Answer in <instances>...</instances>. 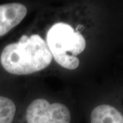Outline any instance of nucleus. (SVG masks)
Wrapping results in <instances>:
<instances>
[{
  "label": "nucleus",
  "instance_id": "obj_1",
  "mask_svg": "<svg viewBox=\"0 0 123 123\" xmlns=\"http://www.w3.org/2000/svg\"><path fill=\"white\" fill-rule=\"evenodd\" d=\"M52 58L47 43L39 35H23L17 43H10L3 49L0 63L10 74L29 75L48 67Z\"/></svg>",
  "mask_w": 123,
  "mask_h": 123
},
{
  "label": "nucleus",
  "instance_id": "obj_2",
  "mask_svg": "<svg viewBox=\"0 0 123 123\" xmlns=\"http://www.w3.org/2000/svg\"><path fill=\"white\" fill-rule=\"evenodd\" d=\"M47 44L52 57L60 66L74 70L79 65L76 56L84 51L86 43L83 35L69 24L57 23L47 32Z\"/></svg>",
  "mask_w": 123,
  "mask_h": 123
},
{
  "label": "nucleus",
  "instance_id": "obj_3",
  "mask_svg": "<svg viewBox=\"0 0 123 123\" xmlns=\"http://www.w3.org/2000/svg\"><path fill=\"white\" fill-rule=\"evenodd\" d=\"M69 109L60 103H49L43 98L33 101L27 108L26 123H71Z\"/></svg>",
  "mask_w": 123,
  "mask_h": 123
},
{
  "label": "nucleus",
  "instance_id": "obj_4",
  "mask_svg": "<svg viewBox=\"0 0 123 123\" xmlns=\"http://www.w3.org/2000/svg\"><path fill=\"white\" fill-rule=\"evenodd\" d=\"M27 10L22 4L8 3L0 5V37L6 35L25 17Z\"/></svg>",
  "mask_w": 123,
  "mask_h": 123
},
{
  "label": "nucleus",
  "instance_id": "obj_5",
  "mask_svg": "<svg viewBox=\"0 0 123 123\" xmlns=\"http://www.w3.org/2000/svg\"><path fill=\"white\" fill-rule=\"evenodd\" d=\"M90 123H123V114L114 106L103 104L92 110Z\"/></svg>",
  "mask_w": 123,
  "mask_h": 123
},
{
  "label": "nucleus",
  "instance_id": "obj_6",
  "mask_svg": "<svg viewBox=\"0 0 123 123\" xmlns=\"http://www.w3.org/2000/svg\"><path fill=\"white\" fill-rule=\"evenodd\" d=\"M17 107L12 100L0 96V123H13Z\"/></svg>",
  "mask_w": 123,
  "mask_h": 123
}]
</instances>
